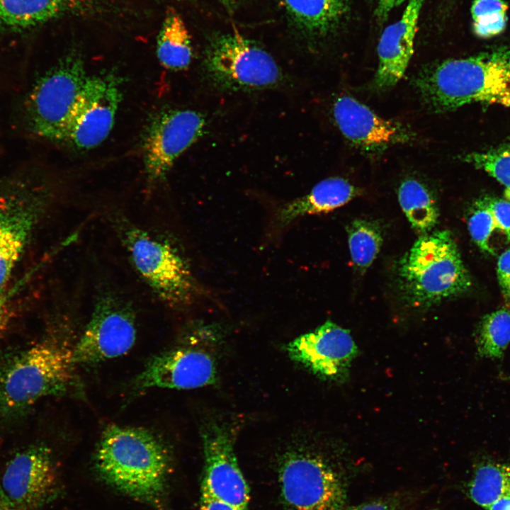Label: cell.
Listing matches in <instances>:
<instances>
[{
  "mask_svg": "<svg viewBox=\"0 0 510 510\" xmlns=\"http://www.w3.org/2000/svg\"><path fill=\"white\" fill-rule=\"evenodd\" d=\"M415 84L436 112L474 103L510 108V47L443 61L419 74Z\"/></svg>",
  "mask_w": 510,
  "mask_h": 510,
  "instance_id": "6da1fadb",
  "label": "cell"
},
{
  "mask_svg": "<svg viewBox=\"0 0 510 510\" xmlns=\"http://www.w3.org/2000/svg\"><path fill=\"white\" fill-rule=\"evenodd\" d=\"M95 465L102 479L115 489L157 504L164 493L170 457L163 442L151 431L112 425L102 434Z\"/></svg>",
  "mask_w": 510,
  "mask_h": 510,
  "instance_id": "7a4b0ae2",
  "label": "cell"
},
{
  "mask_svg": "<svg viewBox=\"0 0 510 510\" xmlns=\"http://www.w3.org/2000/svg\"><path fill=\"white\" fill-rule=\"evenodd\" d=\"M396 282L402 301L426 309L461 295L472 285L458 247L447 230L419 236L399 259Z\"/></svg>",
  "mask_w": 510,
  "mask_h": 510,
  "instance_id": "3957f363",
  "label": "cell"
},
{
  "mask_svg": "<svg viewBox=\"0 0 510 510\" xmlns=\"http://www.w3.org/2000/svg\"><path fill=\"white\" fill-rule=\"evenodd\" d=\"M112 225L135 271L161 301L176 307L192 302L199 288L173 241L122 215L114 216Z\"/></svg>",
  "mask_w": 510,
  "mask_h": 510,
  "instance_id": "277c9868",
  "label": "cell"
},
{
  "mask_svg": "<svg viewBox=\"0 0 510 510\" xmlns=\"http://www.w3.org/2000/svg\"><path fill=\"white\" fill-rule=\"evenodd\" d=\"M335 450L319 443L288 448L279 461L278 483L288 510H341L347 502L346 475Z\"/></svg>",
  "mask_w": 510,
  "mask_h": 510,
  "instance_id": "5b68a950",
  "label": "cell"
},
{
  "mask_svg": "<svg viewBox=\"0 0 510 510\" xmlns=\"http://www.w3.org/2000/svg\"><path fill=\"white\" fill-rule=\"evenodd\" d=\"M88 76L82 57L72 52L35 82L25 103L26 123L35 136L62 144Z\"/></svg>",
  "mask_w": 510,
  "mask_h": 510,
  "instance_id": "8992f818",
  "label": "cell"
},
{
  "mask_svg": "<svg viewBox=\"0 0 510 510\" xmlns=\"http://www.w3.org/2000/svg\"><path fill=\"white\" fill-rule=\"evenodd\" d=\"M72 348L45 340L18 356L4 375L0 395L9 409L28 407L40 399L68 390L74 380Z\"/></svg>",
  "mask_w": 510,
  "mask_h": 510,
  "instance_id": "52a82bcc",
  "label": "cell"
},
{
  "mask_svg": "<svg viewBox=\"0 0 510 510\" xmlns=\"http://www.w3.org/2000/svg\"><path fill=\"white\" fill-rule=\"evenodd\" d=\"M204 66L210 81L227 90L266 89L281 79L272 56L237 31L211 37L205 50Z\"/></svg>",
  "mask_w": 510,
  "mask_h": 510,
  "instance_id": "ba28073f",
  "label": "cell"
},
{
  "mask_svg": "<svg viewBox=\"0 0 510 510\" xmlns=\"http://www.w3.org/2000/svg\"><path fill=\"white\" fill-rule=\"evenodd\" d=\"M48 196L45 186L28 175H20L0 186V300L11 272L44 210Z\"/></svg>",
  "mask_w": 510,
  "mask_h": 510,
  "instance_id": "9c48e42d",
  "label": "cell"
},
{
  "mask_svg": "<svg viewBox=\"0 0 510 510\" xmlns=\"http://www.w3.org/2000/svg\"><path fill=\"white\" fill-rule=\"evenodd\" d=\"M136 334V316L130 302L115 292L102 291L72 348L73 363L91 365L121 356L133 346Z\"/></svg>",
  "mask_w": 510,
  "mask_h": 510,
  "instance_id": "30bf717a",
  "label": "cell"
},
{
  "mask_svg": "<svg viewBox=\"0 0 510 510\" xmlns=\"http://www.w3.org/2000/svg\"><path fill=\"white\" fill-rule=\"evenodd\" d=\"M122 79L113 72L88 76L62 144L87 150L107 138L122 100Z\"/></svg>",
  "mask_w": 510,
  "mask_h": 510,
  "instance_id": "8fae6325",
  "label": "cell"
},
{
  "mask_svg": "<svg viewBox=\"0 0 510 510\" xmlns=\"http://www.w3.org/2000/svg\"><path fill=\"white\" fill-rule=\"evenodd\" d=\"M205 119L189 109H166L150 120L143 140V163L150 184L162 181L176 160L203 133Z\"/></svg>",
  "mask_w": 510,
  "mask_h": 510,
  "instance_id": "7c38bea8",
  "label": "cell"
},
{
  "mask_svg": "<svg viewBox=\"0 0 510 510\" xmlns=\"http://www.w3.org/2000/svg\"><path fill=\"white\" fill-rule=\"evenodd\" d=\"M204 473L201 487L242 510H249V489L234 451V435L227 421L210 419L203 425Z\"/></svg>",
  "mask_w": 510,
  "mask_h": 510,
  "instance_id": "4fadbf2b",
  "label": "cell"
},
{
  "mask_svg": "<svg viewBox=\"0 0 510 510\" xmlns=\"http://www.w3.org/2000/svg\"><path fill=\"white\" fill-rule=\"evenodd\" d=\"M286 351L313 374L337 382L347 380L358 353L349 331L329 320L289 342Z\"/></svg>",
  "mask_w": 510,
  "mask_h": 510,
  "instance_id": "5bb4252c",
  "label": "cell"
},
{
  "mask_svg": "<svg viewBox=\"0 0 510 510\" xmlns=\"http://www.w3.org/2000/svg\"><path fill=\"white\" fill-rule=\"evenodd\" d=\"M217 380L214 357L205 348H175L153 357L136 379L140 389L190 390L212 385Z\"/></svg>",
  "mask_w": 510,
  "mask_h": 510,
  "instance_id": "9a60e30c",
  "label": "cell"
},
{
  "mask_svg": "<svg viewBox=\"0 0 510 510\" xmlns=\"http://www.w3.org/2000/svg\"><path fill=\"white\" fill-rule=\"evenodd\" d=\"M55 482L50 450L35 446L10 460L2 474L0 487L19 510H35L50 495Z\"/></svg>",
  "mask_w": 510,
  "mask_h": 510,
  "instance_id": "2e32d148",
  "label": "cell"
},
{
  "mask_svg": "<svg viewBox=\"0 0 510 510\" xmlns=\"http://www.w3.org/2000/svg\"><path fill=\"white\" fill-rule=\"evenodd\" d=\"M336 125L353 144L368 152H380L413 138L402 123L380 117L369 107L348 96L339 97L333 107Z\"/></svg>",
  "mask_w": 510,
  "mask_h": 510,
  "instance_id": "e0dca14e",
  "label": "cell"
},
{
  "mask_svg": "<svg viewBox=\"0 0 510 510\" xmlns=\"http://www.w3.org/2000/svg\"><path fill=\"white\" fill-rule=\"evenodd\" d=\"M425 0H408L400 18L382 32L378 45V64L373 86L384 91L403 76L414 53L420 11Z\"/></svg>",
  "mask_w": 510,
  "mask_h": 510,
  "instance_id": "ac0fdd59",
  "label": "cell"
},
{
  "mask_svg": "<svg viewBox=\"0 0 510 510\" xmlns=\"http://www.w3.org/2000/svg\"><path fill=\"white\" fill-rule=\"evenodd\" d=\"M361 193L358 188L341 177H331L317 183L305 196L279 209L276 221L285 227L306 215L328 212L341 207Z\"/></svg>",
  "mask_w": 510,
  "mask_h": 510,
  "instance_id": "d6986e66",
  "label": "cell"
},
{
  "mask_svg": "<svg viewBox=\"0 0 510 510\" xmlns=\"http://www.w3.org/2000/svg\"><path fill=\"white\" fill-rule=\"evenodd\" d=\"M86 0H0V26L23 31L69 13L84 11Z\"/></svg>",
  "mask_w": 510,
  "mask_h": 510,
  "instance_id": "ffe728a7",
  "label": "cell"
},
{
  "mask_svg": "<svg viewBox=\"0 0 510 510\" xmlns=\"http://www.w3.org/2000/svg\"><path fill=\"white\" fill-rule=\"evenodd\" d=\"M348 0H281L290 18L306 34L323 35L346 13Z\"/></svg>",
  "mask_w": 510,
  "mask_h": 510,
  "instance_id": "44dd1931",
  "label": "cell"
},
{
  "mask_svg": "<svg viewBox=\"0 0 510 510\" xmlns=\"http://www.w3.org/2000/svg\"><path fill=\"white\" fill-rule=\"evenodd\" d=\"M159 62L171 70H182L191 64L193 48L190 33L181 16L169 9L157 39Z\"/></svg>",
  "mask_w": 510,
  "mask_h": 510,
  "instance_id": "7402d4cb",
  "label": "cell"
},
{
  "mask_svg": "<svg viewBox=\"0 0 510 510\" xmlns=\"http://www.w3.org/2000/svg\"><path fill=\"white\" fill-rule=\"evenodd\" d=\"M397 194L400 205L414 230L419 236L432 232L439 210L429 188L419 180L407 178L400 185Z\"/></svg>",
  "mask_w": 510,
  "mask_h": 510,
  "instance_id": "603a6c76",
  "label": "cell"
},
{
  "mask_svg": "<svg viewBox=\"0 0 510 510\" xmlns=\"http://www.w3.org/2000/svg\"><path fill=\"white\" fill-rule=\"evenodd\" d=\"M468 493L476 504L485 509L501 499L510 497V464H480L470 480Z\"/></svg>",
  "mask_w": 510,
  "mask_h": 510,
  "instance_id": "cb8c5ba5",
  "label": "cell"
},
{
  "mask_svg": "<svg viewBox=\"0 0 510 510\" xmlns=\"http://www.w3.org/2000/svg\"><path fill=\"white\" fill-rule=\"evenodd\" d=\"M348 245L353 264L361 273L371 266L383 242L382 230L375 221L357 218L346 227Z\"/></svg>",
  "mask_w": 510,
  "mask_h": 510,
  "instance_id": "d4e9b609",
  "label": "cell"
},
{
  "mask_svg": "<svg viewBox=\"0 0 510 510\" xmlns=\"http://www.w3.org/2000/svg\"><path fill=\"white\" fill-rule=\"evenodd\" d=\"M475 340L480 357L501 358L510 343V310L502 308L484 315L477 326Z\"/></svg>",
  "mask_w": 510,
  "mask_h": 510,
  "instance_id": "484cf974",
  "label": "cell"
},
{
  "mask_svg": "<svg viewBox=\"0 0 510 510\" xmlns=\"http://www.w3.org/2000/svg\"><path fill=\"white\" fill-rule=\"evenodd\" d=\"M464 159L504 186L510 198V142L470 153Z\"/></svg>",
  "mask_w": 510,
  "mask_h": 510,
  "instance_id": "4316f807",
  "label": "cell"
},
{
  "mask_svg": "<svg viewBox=\"0 0 510 510\" xmlns=\"http://www.w3.org/2000/svg\"><path fill=\"white\" fill-rule=\"evenodd\" d=\"M507 10L503 0H475L471 7L474 33L482 38L501 34L506 25Z\"/></svg>",
  "mask_w": 510,
  "mask_h": 510,
  "instance_id": "83f0119b",
  "label": "cell"
},
{
  "mask_svg": "<svg viewBox=\"0 0 510 510\" xmlns=\"http://www.w3.org/2000/svg\"><path fill=\"white\" fill-rule=\"evenodd\" d=\"M471 210L468 227L472 240L482 251L494 254L489 244L490 237L497 230L493 215L482 198L475 202Z\"/></svg>",
  "mask_w": 510,
  "mask_h": 510,
  "instance_id": "f1b7e54d",
  "label": "cell"
},
{
  "mask_svg": "<svg viewBox=\"0 0 510 510\" xmlns=\"http://www.w3.org/2000/svg\"><path fill=\"white\" fill-rule=\"evenodd\" d=\"M482 199L494 217L497 230L510 242V200L492 196Z\"/></svg>",
  "mask_w": 510,
  "mask_h": 510,
  "instance_id": "f546056e",
  "label": "cell"
},
{
  "mask_svg": "<svg viewBox=\"0 0 510 510\" xmlns=\"http://www.w3.org/2000/svg\"><path fill=\"white\" fill-rule=\"evenodd\" d=\"M404 504L402 495L395 494L380 497L358 505L346 506L341 510H402Z\"/></svg>",
  "mask_w": 510,
  "mask_h": 510,
  "instance_id": "4dcf8cb0",
  "label": "cell"
},
{
  "mask_svg": "<svg viewBox=\"0 0 510 510\" xmlns=\"http://www.w3.org/2000/svg\"><path fill=\"white\" fill-rule=\"evenodd\" d=\"M497 278L502 293L510 304V249L504 251L498 259Z\"/></svg>",
  "mask_w": 510,
  "mask_h": 510,
  "instance_id": "1f68e13d",
  "label": "cell"
},
{
  "mask_svg": "<svg viewBox=\"0 0 510 510\" xmlns=\"http://www.w3.org/2000/svg\"><path fill=\"white\" fill-rule=\"evenodd\" d=\"M200 510H242L241 509L220 500L201 487Z\"/></svg>",
  "mask_w": 510,
  "mask_h": 510,
  "instance_id": "d6a6232c",
  "label": "cell"
},
{
  "mask_svg": "<svg viewBox=\"0 0 510 510\" xmlns=\"http://www.w3.org/2000/svg\"><path fill=\"white\" fill-rule=\"evenodd\" d=\"M405 0H375V16L380 21H385L390 12L400 6Z\"/></svg>",
  "mask_w": 510,
  "mask_h": 510,
  "instance_id": "836d02e7",
  "label": "cell"
},
{
  "mask_svg": "<svg viewBox=\"0 0 510 510\" xmlns=\"http://www.w3.org/2000/svg\"><path fill=\"white\" fill-rule=\"evenodd\" d=\"M11 319V311L6 305V298L0 300V334L7 327Z\"/></svg>",
  "mask_w": 510,
  "mask_h": 510,
  "instance_id": "e575fe53",
  "label": "cell"
},
{
  "mask_svg": "<svg viewBox=\"0 0 510 510\" xmlns=\"http://www.w3.org/2000/svg\"><path fill=\"white\" fill-rule=\"evenodd\" d=\"M487 510H510V497H505L497 501Z\"/></svg>",
  "mask_w": 510,
  "mask_h": 510,
  "instance_id": "d590c367",
  "label": "cell"
},
{
  "mask_svg": "<svg viewBox=\"0 0 510 510\" xmlns=\"http://www.w3.org/2000/svg\"><path fill=\"white\" fill-rule=\"evenodd\" d=\"M0 510H19L6 497L0 487Z\"/></svg>",
  "mask_w": 510,
  "mask_h": 510,
  "instance_id": "8d00e7d4",
  "label": "cell"
},
{
  "mask_svg": "<svg viewBox=\"0 0 510 510\" xmlns=\"http://www.w3.org/2000/svg\"><path fill=\"white\" fill-rule=\"evenodd\" d=\"M226 9L232 11L237 8L242 0H217Z\"/></svg>",
  "mask_w": 510,
  "mask_h": 510,
  "instance_id": "74e56055",
  "label": "cell"
},
{
  "mask_svg": "<svg viewBox=\"0 0 510 510\" xmlns=\"http://www.w3.org/2000/svg\"><path fill=\"white\" fill-rule=\"evenodd\" d=\"M434 510H436V509H434Z\"/></svg>",
  "mask_w": 510,
  "mask_h": 510,
  "instance_id": "f35d334b",
  "label": "cell"
}]
</instances>
